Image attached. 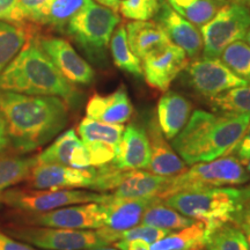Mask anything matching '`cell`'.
I'll use <instances>...</instances> for the list:
<instances>
[{
	"label": "cell",
	"instance_id": "83f0119b",
	"mask_svg": "<svg viewBox=\"0 0 250 250\" xmlns=\"http://www.w3.org/2000/svg\"><path fill=\"white\" fill-rule=\"evenodd\" d=\"M167 2L174 11L199 28L208 23L223 6L214 0H167Z\"/></svg>",
	"mask_w": 250,
	"mask_h": 250
},
{
	"label": "cell",
	"instance_id": "9c48e42d",
	"mask_svg": "<svg viewBox=\"0 0 250 250\" xmlns=\"http://www.w3.org/2000/svg\"><path fill=\"white\" fill-rule=\"evenodd\" d=\"M15 239L43 250H87L109 246L98 229H67L54 227L14 228Z\"/></svg>",
	"mask_w": 250,
	"mask_h": 250
},
{
	"label": "cell",
	"instance_id": "2e32d148",
	"mask_svg": "<svg viewBox=\"0 0 250 250\" xmlns=\"http://www.w3.org/2000/svg\"><path fill=\"white\" fill-rule=\"evenodd\" d=\"M154 18L171 43L183 49L188 57H198L203 50V39L195 24L174 11L166 1L160 2Z\"/></svg>",
	"mask_w": 250,
	"mask_h": 250
},
{
	"label": "cell",
	"instance_id": "3957f363",
	"mask_svg": "<svg viewBox=\"0 0 250 250\" xmlns=\"http://www.w3.org/2000/svg\"><path fill=\"white\" fill-rule=\"evenodd\" d=\"M0 90L28 95L58 96L77 105L80 93L65 79L37 40L26 42L20 52L0 74Z\"/></svg>",
	"mask_w": 250,
	"mask_h": 250
},
{
	"label": "cell",
	"instance_id": "ab89813d",
	"mask_svg": "<svg viewBox=\"0 0 250 250\" xmlns=\"http://www.w3.org/2000/svg\"><path fill=\"white\" fill-rule=\"evenodd\" d=\"M0 250H36L33 246L0 232Z\"/></svg>",
	"mask_w": 250,
	"mask_h": 250
},
{
	"label": "cell",
	"instance_id": "30bf717a",
	"mask_svg": "<svg viewBox=\"0 0 250 250\" xmlns=\"http://www.w3.org/2000/svg\"><path fill=\"white\" fill-rule=\"evenodd\" d=\"M184 71L190 87L208 99L234 87L248 83V81L236 76L219 58L197 59L191 64H188Z\"/></svg>",
	"mask_w": 250,
	"mask_h": 250
},
{
	"label": "cell",
	"instance_id": "277c9868",
	"mask_svg": "<svg viewBox=\"0 0 250 250\" xmlns=\"http://www.w3.org/2000/svg\"><path fill=\"white\" fill-rule=\"evenodd\" d=\"M162 202L188 218L202 221L205 226L206 240L224 225H236L248 203L242 190L234 188L182 191L168 196Z\"/></svg>",
	"mask_w": 250,
	"mask_h": 250
},
{
	"label": "cell",
	"instance_id": "5bb4252c",
	"mask_svg": "<svg viewBox=\"0 0 250 250\" xmlns=\"http://www.w3.org/2000/svg\"><path fill=\"white\" fill-rule=\"evenodd\" d=\"M188 64L184 50L169 43L143 59V76L153 88L167 92L175 78L184 71Z\"/></svg>",
	"mask_w": 250,
	"mask_h": 250
},
{
	"label": "cell",
	"instance_id": "484cf974",
	"mask_svg": "<svg viewBox=\"0 0 250 250\" xmlns=\"http://www.w3.org/2000/svg\"><path fill=\"white\" fill-rule=\"evenodd\" d=\"M197 220L188 218L181 214L174 208H169L156 198L151 205L144 212L142 223L148 226L165 228V229H182L190 225L195 224Z\"/></svg>",
	"mask_w": 250,
	"mask_h": 250
},
{
	"label": "cell",
	"instance_id": "d4e9b609",
	"mask_svg": "<svg viewBox=\"0 0 250 250\" xmlns=\"http://www.w3.org/2000/svg\"><path fill=\"white\" fill-rule=\"evenodd\" d=\"M206 245L205 226L202 221L170 233L149 247L151 250H192L203 249Z\"/></svg>",
	"mask_w": 250,
	"mask_h": 250
},
{
	"label": "cell",
	"instance_id": "60d3db41",
	"mask_svg": "<svg viewBox=\"0 0 250 250\" xmlns=\"http://www.w3.org/2000/svg\"><path fill=\"white\" fill-rule=\"evenodd\" d=\"M115 246L118 250H151L148 243L143 240H120Z\"/></svg>",
	"mask_w": 250,
	"mask_h": 250
},
{
	"label": "cell",
	"instance_id": "9a60e30c",
	"mask_svg": "<svg viewBox=\"0 0 250 250\" xmlns=\"http://www.w3.org/2000/svg\"><path fill=\"white\" fill-rule=\"evenodd\" d=\"M37 42L62 77L71 83L86 86L93 83L95 78L93 67L67 41L58 37H42Z\"/></svg>",
	"mask_w": 250,
	"mask_h": 250
},
{
	"label": "cell",
	"instance_id": "ba28073f",
	"mask_svg": "<svg viewBox=\"0 0 250 250\" xmlns=\"http://www.w3.org/2000/svg\"><path fill=\"white\" fill-rule=\"evenodd\" d=\"M250 28V8L230 4L223 5L213 18L201 27L203 58H219L228 45L245 39Z\"/></svg>",
	"mask_w": 250,
	"mask_h": 250
},
{
	"label": "cell",
	"instance_id": "ee69618b",
	"mask_svg": "<svg viewBox=\"0 0 250 250\" xmlns=\"http://www.w3.org/2000/svg\"><path fill=\"white\" fill-rule=\"evenodd\" d=\"M95 1H98L99 5L104 6V7L114 9V11H118L122 0H95Z\"/></svg>",
	"mask_w": 250,
	"mask_h": 250
},
{
	"label": "cell",
	"instance_id": "d6a6232c",
	"mask_svg": "<svg viewBox=\"0 0 250 250\" xmlns=\"http://www.w3.org/2000/svg\"><path fill=\"white\" fill-rule=\"evenodd\" d=\"M26 35L18 27L0 21V74L26 44Z\"/></svg>",
	"mask_w": 250,
	"mask_h": 250
},
{
	"label": "cell",
	"instance_id": "7c38bea8",
	"mask_svg": "<svg viewBox=\"0 0 250 250\" xmlns=\"http://www.w3.org/2000/svg\"><path fill=\"white\" fill-rule=\"evenodd\" d=\"M156 198H120L109 196L102 203L105 211L104 225L99 232L109 245L118 241L122 232L136 227L142 221L144 212Z\"/></svg>",
	"mask_w": 250,
	"mask_h": 250
},
{
	"label": "cell",
	"instance_id": "74e56055",
	"mask_svg": "<svg viewBox=\"0 0 250 250\" xmlns=\"http://www.w3.org/2000/svg\"><path fill=\"white\" fill-rule=\"evenodd\" d=\"M24 19L20 0H0V21L18 22Z\"/></svg>",
	"mask_w": 250,
	"mask_h": 250
},
{
	"label": "cell",
	"instance_id": "8fae6325",
	"mask_svg": "<svg viewBox=\"0 0 250 250\" xmlns=\"http://www.w3.org/2000/svg\"><path fill=\"white\" fill-rule=\"evenodd\" d=\"M105 211L102 203L70 205L44 213L33 214L30 223L43 227L67 229H99L104 225Z\"/></svg>",
	"mask_w": 250,
	"mask_h": 250
},
{
	"label": "cell",
	"instance_id": "c3c4849f",
	"mask_svg": "<svg viewBox=\"0 0 250 250\" xmlns=\"http://www.w3.org/2000/svg\"><path fill=\"white\" fill-rule=\"evenodd\" d=\"M245 40H246V42L248 43V45L250 46V28H249V29H248V31H247V33H246Z\"/></svg>",
	"mask_w": 250,
	"mask_h": 250
},
{
	"label": "cell",
	"instance_id": "6da1fadb",
	"mask_svg": "<svg viewBox=\"0 0 250 250\" xmlns=\"http://www.w3.org/2000/svg\"><path fill=\"white\" fill-rule=\"evenodd\" d=\"M0 111L7 125L9 144L22 153L48 144L68 122L67 103L58 96L0 90Z\"/></svg>",
	"mask_w": 250,
	"mask_h": 250
},
{
	"label": "cell",
	"instance_id": "7a4b0ae2",
	"mask_svg": "<svg viewBox=\"0 0 250 250\" xmlns=\"http://www.w3.org/2000/svg\"><path fill=\"white\" fill-rule=\"evenodd\" d=\"M249 125L250 115L217 116L195 110L171 146L187 165L212 161L230 154Z\"/></svg>",
	"mask_w": 250,
	"mask_h": 250
},
{
	"label": "cell",
	"instance_id": "b9f144b4",
	"mask_svg": "<svg viewBox=\"0 0 250 250\" xmlns=\"http://www.w3.org/2000/svg\"><path fill=\"white\" fill-rule=\"evenodd\" d=\"M237 226L242 229V232L245 233L247 242H248V247L250 250V205L243 208L241 215H240L239 220L236 223Z\"/></svg>",
	"mask_w": 250,
	"mask_h": 250
},
{
	"label": "cell",
	"instance_id": "816d5d0a",
	"mask_svg": "<svg viewBox=\"0 0 250 250\" xmlns=\"http://www.w3.org/2000/svg\"><path fill=\"white\" fill-rule=\"evenodd\" d=\"M206 250H208V249H206Z\"/></svg>",
	"mask_w": 250,
	"mask_h": 250
},
{
	"label": "cell",
	"instance_id": "f907efd6",
	"mask_svg": "<svg viewBox=\"0 0 250 250\" xmlns=\"http://www.w3.org/2000/svg\"><path fill=\"white\" fill-rule=\"evenodd\" d=\"M192 250H202V249H192Z\"/></svg>",
	"mask_w": 250,
	"mask_h": 250
},
{
	"label": "cell",
	"instance_id": "7402d4cb",
	"mask_svg": "<svg viewBox=\"0 0 250 250\" xmlns=\"http://www.w3.org/2000/svg\"><path fill=\"white\" fill-rule=\"evenodd\" d=\"M130 48L139 59L169 44L170 40L156 21H132L126 24Z\"/></svg>",
	"mask_w": 250,
	"mask_h": 250
},
{
	"label": "cell",
	"instance_id": "e575fe53",
	"mask_svg": "<svg viewBox=\"0 0 250 250\" xmlns=\"http://www.w3.org/2000/svg\"><path fill=\"white\" fill-rule=\"evenodd\" d=\"M161 0H122L120 11L126 19L134 21H147L154 18Z\"/></svg>",
	"mask_w": 250,
	"mask_h": 250
},
{
	"label": "cell",
	"instance_id": "44dd1931",
	"mask_svg": "<svg viewBox=\"0 0 250 250\" xmlns=\"http://www.w3.org/2000/svg\"><path fill=\"white\" fill-rule=\"evenodd\" d=\"M192 110L189 100L176 92H166L158 102L156 121L166 139L173 140L186 126Z\"/></svg>",
	"mask_w": 250,
	"mask_h": 250
},
{
	"label": "cell",
	"instance_id": "bcb514c9",
	"mask_svg": "<svg viewBox=\"0 0 250 250\" xmlns=\"http://www.w3.org/2000/svg\"><path fill=\"white\" fill-rule=\"evenodd\" d=\"M229 1L233 2V4L242 5V6H246V7L250 8V0H229Z\"/></svg>",
	"mask_w": 250,
	"mask_h": 250
},
{
	"label": "cell",
	"instance_id": "d590c367",
	"mask_svg": "<svg viewBox=\"0 0 250 250\" xmlns=\"http://www.w3.org/2000/svg\"><path fill=\"white\" fill-rule=\"evenodd\" d=\"M170 233L169 229H165V228L143 225V226H136L122 232L118 236V241L120 240H143L147 243H154Z\"/></svg>",
	"mask_w": 250,
	"mask_h": 250
},
{
	"label": "cell",
	"instance_id": "d6986e66",
	"mask_svg": "<svg viewBox=\"0 0 250 250\" xmlns=\"http://www.w3.org/2000/svg\"><path fill=\"white\" fill-rule=\"evenodd\" d=\"M133 107L125 86L108 95L95 94L86 105L87 117L109 124H124L130 120Z\"/></svg>",
	"mask_w": 250,
	"mask_h": 250
},
{
	"label": "cell",
	"instance_id": "603a6c76",
	"mask_svg": "<svg viewBox=\"0 0 250 250\" xmlns=\"http://www.w3.org/2000/svg\"><path fill=\"white\" fill-rule=\"evenodd\" d=\"M169 182V177L147 173L143 169L129 170L120 186L110 193L120 198H158Z\"/></svg>",
	"mask_w": 250,
	"mask_h": 250
},
{
	"label": "cell",
	"instance_id": "e0dca14e",
	"mask_svg": "<svg viewBox=\"0 0 250 250\" xmlns=\"http://www.w3.org/2000/svg\"><path fill=\"white\" fill-rule=\"evenodd\" d=\"M151 147L146 130L138 124H129L124 127L116 156L112 160L124 170L148 169Z\"/></svg>",
	"mask_w": 250,
	"mask_h": 250
},
{
	"label": "cell",
	"instance_id": "5b68a950",
	"mask_svg": "<svg viewBox=\"0 0 250 250\" xmlns=\"http://www.w3.org/2000/svg\"><path fill=\"white\" fill-rule=\"evenodd\" d=\"M120 22L116 12L88 0L68 21L65 31L90 61L99 62L105 59V50Z\"/></svg>",
	"mask_w": 250,
	"mask_h": 250
},
{
	"label": "cell",
	"instance_id": "4dcf8cb0",
	"mask_svg": "<svg viewBox=\"0 0 250 250\" xmlns=\"http://www.w3.org/2000/svg\"><path fill=\"white\" fill-rule=\"evenodd\" d=\"M88 0H51L41 15L39 23L62 30Z\"/></svg>",
	"mask_w": 250,
	"mask_h": 250
},
{
	"label": "cell",
	"instance_id": "52a82bcc",
	"mask_svg": "<svg viewBox=\"0 0 250 250\" xmlns=\"http://www.w3.org/2000/svg\"><path fill=\"white\" fill-rule=\"evenodd\" d=\"M110 193L79 189H8L0 193V203L30 213H44L64 206L104 203Z\"/></svg>",
	"mask_w": 250,
	"mask_h": 250
},
{
	"label": "cell",
	"instance_id": "f35d334b",
	"mask_svg": "<svg viewBox=\"0 0 250 250\" xmlns=\"http://www.w3.org/2000/svg\"><path fill=\"white\" fill-rule=\"evenodd\" d=\"M232 153H235L236 158L239 159L240 162L243 165L247 164V161L249 160L250 158V125L248 129L246 130L245 134L240 142L237 143V145L234 147Z\"/></svg>",
	"mask_w": 250,
	"mask_h": 250
},
{
	"label": "cell",
	"instance_id": "4fadbf2b",
	"mask_svg": "<svg viewBox=\"0 0 250 250\" xmlns=\"http://www.w3.org/2000/svg\"><path fill=\"white\" fill-rule=\"evenodd\" d=\"M98 177V168H72L52 164H37L29 175L30 186L35 189L93 190Z\"/></svg>",
	"mask_w": 250,
	"mask_h": 250
},
{
	"label": "cell",
	"instance_id": "f6af8a7d",
	"mask_svg": "<svg viewBox=\"0 0 250 250\" xmlns=\"http://www.w3.org/2000/svg\"><path fill=\"white\" fill-rule=\"evenodd\" d=\"M247 171H248L249 177H250V158H249V160L247 161ZM249 181H250V180H249ZM242 191H243V195H245L247 201L250 202V186L247 187L246 189H243Z\"/></svg>",
	"mask_w": 250,
	"mask_h": 250
},
{
	"label": "cell",
	"instance_id": "836d02e7",
	"mask_svg": "<svg viewBox=\"0 0 250 250\" xmlns=\"http://www.w3.org/2000/svg\"><path fill=\"white\" fill-rule=\"evenodd\" d=\"M221 61L236 76L250 81V46L245 41H235L221 54Z\"/></svg>",
	"mask_w": 250,
	"mask_h": 250
},
{
	"label": "cell",
	"instance_id": "ac0fdd59",
	"mask_svg": "<svg viewBox=\"0 0 250 250\" xmlns=\"http://www.w3.org/2000/svg\"><path fill=\"white\" fill-rule=\"evenodd\" d=\"M36 158L37 164L61 165L72 168L92 167L88 151L74 129L59 134L55 142Z\"/></svg>",
	"mask_w": 250,
	"mask_h": 250
},
{
	"label": "cell",
	"instance_id": "4316f807",
	"mask_svg": "<svg viewBox=\"0 0 250 250\" xmlns=\"http://www.w3.org/2000/svg\"><path fill=\"white\" fill-rule=\"evenodd\" d=\"M110 51L115 65L120 70L127 72L136 78L143 77L142 62L130 48L126 28L123 24H121L112 34L110 39Z\"/></svg>",
	"mask_w": 250,
	"mask_h": 250
},
{
	"label": "cell",
	"instance_id": "7dc6e473",
	"mask_svg": "<svg viewBox=\"0 0 250 250\" xmlns=\"http://www.w3.org/2000/svg\"><path fill=\"white\" fill-rule=\"evenodd\" d=\"M87 250H118V249L111 248V247H108V246H103V247H98V248H92V249H87Z\"/></svg>",
	"mask_w": 250,
	"mask_h": 250
},
{
	"label": "cell",
	"instance_id": "f1b7e54d",
	"mask_svg": "<svg viewBox=\"0 0 250 250\" xmlns=\"http://www.w3.org/2000/svg\"><path fill=\"white\" fill-rule=\"evenodd\" d=\"M214 110L226 115H250V83L234 87L211 99Z\"/></svg>",
	"mask_w": 250,
	"mask_h": 250
},
{
	"label": "cell",
	"instance_id": "f546056e",
	"mask_svg": "<svg viewBox=\"0 0 250 250\" xmlns=\"http://www.w3.org/2000/svg\"><path fill=\"white\" fill-rule=\"evenodd\" d=\"M36 165V156L0 160V193L27 180Z\"/></svg>",
	"mask_w": 250,
	"mask_h": 250
},
{
	"label": "cell",
	"instance_id": "681fc988",
	"mask_svg": "<svg viewBox=\"0 0 250 250\" xmlns=\"http://www.w3.org/2000/svg\"><path fill=\"white\" fill-rule=\"evenodd\" d=\"M214 1L218 2V4H220V5H224L227 0H214Z\"/></svg>",
	"mask_w": 250,
	"mask_h": 250
},
{
	"label": "cell",
	"instance_id": "8992f818",
	"mask_svg": "<svg viewBox=\"0 0 250 250\" xmlns=\"http://www.w3.org/2000/svg\"><path fill=\"white\" fill-rule=\"evenodd\" d=\"M250 177L243 164L234 155H224L215 160L198 162L190 169L169 177V182L158 199L182 191L211 189L225 186H241L249 182Z\"/></svg>",
	"mask_w": 250,
	"mask_h": 250
},
{
	"label": "cell",
	"instance_id": "1f68e13d",
	"mask_svg": "<svg viewBox=\"0 0 250 250\" xmlns=\"http://www.w3.org/2000/svg\"><path fill=\"white\" fill-rule=\"evenodd\" d=\"M206 249L208 250H249L245 233L235 224H226L206 240Z\"/></svg>",
	"mask_w": 250,
	"mask_h": 250
},
{
	"label": "cell",
	"instance_id": "7bdbcfd3",
	"mask_svg": "<svg viewBox=\"0 0 250 250\" xmlns=\"http://www.w3.org/2000/svg\"><path fill=\"white\" fill-rule=\"evenodd\" d=\"M9 144L8 132H7V125H6V121L2 112L0 111V153L5 152Z\"/></svg>",
	"mask_w": 250,
	"mask_h": 250
},
{
	"label": "cell",
	"instance_id": "8d00e7d4",
	"mask_svg": "<svg viewBox=\"0 0 250 250\" xmlns=\"http://www.w3.org/2000/svg\"><path fill=\"white\" fill-rule=\"evenodd\" d=\"M51 0H20L21 11L24 19L39 22L41 15L48 7Z\"/></svg>",
	"mask_w": 250,
	"mask_h": 250
},
{
	"label": "cell",
	"instance_id": "cb8c5ba5",
	"mask_svg": "<svg viewBox=\"0 0 250 250\" xmlns=\"http://www.w3.org/2000/svg\"><path fill=\"white\" fill-rule=\"evenodd\" d=\"M124 131L123 124H109L93 118L85 117L78 125V134L85 146L103 145L118 149L122 134Z\"/></svg>",
	"mask_w": 250,
	"mask_h": 250
},
{
	"label": "cell",
	"instance_id": "ffe728a7",
	"mask_svg": "<svg viewBox=\"0 0 250 250\" xmlns=\"http://www.w3.org/2000/svg\"><path fill=\"white\" fill-rule=\"evenodd\" d=\"M146 132L151 147V160L148 166L151 173L164 177H173L183 173L187 169V166L167 143L155 117H152L148 122Z\"/></svg>",
	"mask_w": 250,
	"mask_h": 250
}]
</instances>
